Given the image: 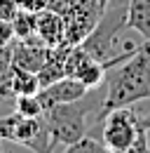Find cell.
<instances>
[{
  "mask_svg": "<svg viewBox=\"0 0 150 153\" xmlns=\"http://www.w3.org/2000/svg\"><path fill=\"white\" fill-rule=\"evenodd\" d=\"M14 111H19L26 118H40L45 113V106H42L38 94H21V97H14Z\"/></svg>",
  "mask_w": 150,
  "mask_h": 153,
  "instance_id": "obj_12",
  "label": "cell"
},
{
  "mask_svg": "<svg viewBox=\"0 0 150 153\" xmlns=\"http://www.w3.org/2000/svg\"><path fill=\"white\" fill-rule=\"evenodd\" d=\"M17 12H19V5H17V0H0V19H5V21H12Z\"/></svg>",
  "mask_w": 150,
  "mask_h": 153,
  "instance_id": "obj_16",
  "label": "cell"
},
{
  "mask_svg": "<svg viewBox=\"0 0 150 153\" xmlns=\"http://www.w3.org/2000/svg\"><path fill=\"white\" fill-rule=\"evenodd\" d=\"M150 99V42L136 54L106 71V94L101 101L99 120L112 108L134 106Z\"/></svg>",
  "mask_w": 150,
  "mask_h": 153,
  "instance_id": "obj_1",
  "label": "cell"
},
{
  "mask_svg": "<svg viewBox=\"0 0 150 153\" xmlns=\"http://www.w3.org/2000/svg\"><path fill=\"white\" fill-rule=\"evenodd\" d=\"M141 113L134 106L112 108L101 120V141L112 153H131V146L141 132Z\"/></svg>",
  "mask_w": 150,
  "mask_h": 153,
  "instance_id": "obj_4",
  "label": "cell"
},
{
  "mask_svg": "<svg viewBox=\"0 0 150 153\" xmlns=\"http://www.w3.org/2000/svg\"><path fill=\"white\" fill-rule=\"evenodd\" d=\"M14 42V28H12V21L0 19V47L2 45H12Z\"/></svg>",
  "mask_w": 150,
  "mask_h": 153,
  "instance_id": "obj_17",
  "label": "cell"
},
{
  "mask_svg": "<svg viewBox=\"0 0 150 153\" xmlns=\"http://www.w3.org/2000/svg\"><path fill=\"white\" fill-rule=\"evenodd\" d=\"M49 10L63 17L66 45H82L96 28L106 5L101 0H49Z\"/></svg>",
  "mask_w": 150,
  "mask_h": 153,
  "instance_id": "obj_3",
  "label": "cell"
},
{
  "mask_svg": "<svg viewBox=\"0 0 150 153\" xmlns=\"http://www.w3.org/2000/svg\"><path fill=\"white\" fill-rule=\"evenodd\" d=\"M146 123H148V130H150V115H146Z\"/></svg>",
  "mask_w": 150,
  "mask_h": 153,
  "instance_id": "obj_18",
  "label": "cell"
},
{
  "mask_svg": "<svg viewBox=\"0 0 150 153\" xmlns=\"http://www.w3.org/2000/svg\"><path fill=\"white\" fill-rule=\"evenodd\" d=\"M0 149H2V144H0Z\"/></svg>",
  "mask_w": 150,
  "mask_h": 153,
  "instance_id": "obj_20",
  "label": "cell"
},
{
  "mask_svg": "<svg viewBox=\"0 0 150 153\" xmlns=\"http://www.w3.org/2000/svg\"><path fill=\"white\" fill-rule=\"evenodd\" d=\"M127 24L150 42V0H127Z\"/></svg>",
  "mask_w": 150,
  "mask_h": 153,
  "instance_id": "obj_8",
  "label": "cell"
},
{
  "mask_svg": "<svg viewBox=\"0 0 150 153\" xmlns=\"http://www.w3.org/2000/svg\"><path fill=\"white\" fill-rule=\"evenodd\" d=\"M40 92V78L33 71L19 68L12 64V94L21 97V94H38Z\"/></svg>",
  "mask_w": 150,
  "mask_h": 153,
  "instance_id": "obj_9",
  "label": "cell"
},
{
  "mask_svg": "<svg viewBox=\"0 0 150 153\" xmlns=\"http://www.w3.org/2000/svg\"><path fill=\"white\" fill-rule=\"evenodd\" d=\"M17 5H19V10H26V12L38 14V12H42V10L49 7V0H17Z\"/></svg>",
  "mask_w": 150,
  "mask_h": 153,
  "instance_id": "obj_15",
  "label": "cell"
},
{
  "mask_svg": "<svg viewBox=\"0 0 150 153\" xmlns=\"http://www.w3.org/2000/svg\"><path fill=\"white\" fill-rule=\"evenodd\" d=\"M0 97L7 99L12 94V45L0 47Z\"/></svg>",
  "mask_w": 150,
  "mask_h": 153,
  "instance_id": "obj_10",
  "label": "cell"
},
{
  "mask_svg": "<svg viewBox=\"0 0 150 153\" xmlns=\"http://www.w3.org/2000/svg\"><path fill=\"white\" fill-rule=\"evenodd\" d=\"M35 24H38V14L33 12H26V10H19L12 19V28H14V38L17 40H26L31 36H35Z\"/></svg>",
  "mask_w": 150,
  "mask_h": 153,
  "instance_id": "obj_11",
  "label": "cell"
},
{
  "mask_svg": "<svg viewBox=\"0 0 150 153\" xmlns=\"http://www.w3.org/2000/svg\"><path fill=\"white\" fill-rule=\"evenodd\" d=\"M92 92L87 85H82L77 78H71V76H63L61 80H56L52 85H47V87H40V101H42V106H45V111L47 108H52V106H59V104H71V101H77V99H82V97H87Z\"/></svg>",
  "mask_w": 150,
  "mask_h": 153,
  "instance_id": "obj_5",
  "label": "cell"
},
{
  "mask_svg": "<svg viewBox=\"0 0 150 153\" xmlns=\"http://www.w3.org/2000/svg\"><path fill=\"white\" fill-rule=\"evenodd\" d=\"M47 57H49V47L42 42H28V40H17V38L12 42V64L19 68L38 73L45 66Z\"/></svg>",
  "mask_w": 150,
  "mask_h": 153,
  "instance_id": "obj_6",
  "label": "cell"
},
{
  "mask_svg": "<svg viewBox=\"0 0 150 153\" xmlns=\"http://www.w3.org/2000/svg\"><path fill=\"white\" fill-rule=\"evenodd\" d=\"M101 2H103V5H108V0H101Z\"/></svg>",
  "mask_w": 150,
  "mask_h": 153,
  "instance_id": "obj_19",
  "label": "cell"
},
{
  "mask_svg": "<svg viewBox=\"0 0 150 153\" xmlns=\"http://www.w3.org/2000/svg\"><path fill=\"white\" fill-rule=\"evenodd\" d=\"M66 151L68 153H99V151H108V149H106V144L101 139H94L92 134H85L82 139H77L75 144H71Z\"/></svg>",
  "mask_w": 150,
  "mask_h": 153,
  "instance_id": "obj_13",
  "label": "cell"
},
{
  "mask_svg": "<svg viewBox=\"0 0 150 153\" xmlns=\"http://www.w3.org/2000/svg\"><path fill=\"white\" fill-rule=\"evenodd\" d=\"M35 31L40 40L47 45V47H56L66 40V26H63V17L54 12V10H42L38 12V24H35Z\"/></svg>",
  "mask_w": 150,
  "mask_h": 153,
  "instance_id": "obj_7",
  "label": "cell"
},
{
  "mask_svg": "<svg viewBox=\"0 0 150 153\" xmlns=\"http://www.w3.org/2000/svg\"><path fill=\"white\" fill-rule=\"evenodd\" d=\"M19 118L21 113L14 111L10 115H0V141H14V132H17Z\"/></svg>",
  "mask_w": 150,
  "mask_h": 153,
  "instance_id": "obj_14",
  "label": "cell"
},
{
  "mask_svg": "<svg viewBox=\"0 0 150 153\" xmlns=\"http://www.w3.org/2000/svg\"><path fill=\"white\" fill-rule=\"evenodd\" d=\"M87 104L85 97L71 101V104H59L47 108L42 118L49 132V151L52 149H68L77 139H82L85 134H89V123H87Z\"/></svg>",
  "mask_w": 150,
  "mask_h": 153,
  "instance_id": "obj_2",
  "label": "cell"
}]
</instances>
